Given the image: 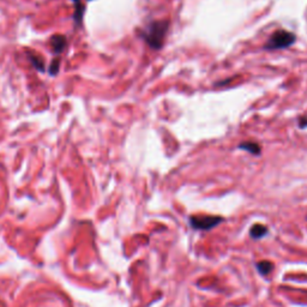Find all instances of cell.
<instances>
[{
  "mask_svg": "<svg viewBox=\"0 0 307 307\" xmlns=\"http://www.w3.org/2000/svg\"><path fill=\"white\" fill-rule=\"evenodd\" d=\"M50 47L52 49L58 53H61L63 50L66 48V39L63 35H54L52 39H50Z\"/></svg>",
  "mask_w": 307,
  "mask_h": 307,
  "instance_id": "obj_4",
  "label": "cell"
},
{
  "mask_svg": "<svg viewBox=\"0 0 307 307\" xmlns=\"http://www.w3.org/2000/svg\"><path fill=\"white\" fill-rule=\"evenodd\" d=\"M295 34L287 30H277L266 41L265 49H283L291 47L295 42Z\"/></svg>",
  "mask_w": 307,
  "mask_h": 307,
  "instance_id": "obj_2",
  "label": "cell"
},
{
  "mask_svg": "<svg viewBox=\"0 0 307 307\" xmlns=\"http://www.w3.org/2000/svg\"><path fill=\"white\" fill-rule=\"evenodd\" d=\"M239 149L246 150V151H248V153L255 154V155L261 154V147H259L258 144L255 142H245L243 144H240Z\"/></svg>",
  "mask_w": 307,
  "mask_h": 307,
  "instance_id": "obj_6",
  "label": "cell"
},
{
  "mask_svg": "<svg viewBox=\"0 0 307 307\" xmlns=\"http://www.w3.org/2000/svg\"><path fill=\"white\" fill-rule=\"evenodd\" d=\"M266 233V227L262 225H255L251 228V237L255 238V239H259Z\"/></svg>",
  "mask_w": 307,
  "mask_h": 307,
  "instance_id": "obj_7",
  "label": "cell"
},
{
  "mask_svg": "<svg viewBox=\"0 0 307 307\" xmlns=\"http://www.w3.org/2000/svg\"><path fill=\"white\" fill-rule=\"evenodd\" d=\"M74 3H75V6H76V11H75L76 23L81 24L82 18H83V13H84V11H85V6H84V4L82 3V0H74Z\"/></svg>",
  "mask_w": 307,
  "mask_h": 307,
  "instance_id": "obj_5",
  "label": "cell"
},
{
  "mask_svg": "<svg viewBox=\"0 0 307 307\" xmlns=\"http://www.w3.org/2000/svg\"><path fill=\"white\" fill-rule=\"evenodd\" d=\"M221 221V218H215V216H194L191 218V226L196 229L208 230L219 225Z\"/></svg>",
  "mask_w": 307,
  "mask_h": 307,
  "instance_id": "obj_3",
  "label": "cell"
},
{
  "mask_svg": "<svg viewBox=\"0 0 307 307\" xmlns=\"http://www.w3.org/2000/svg\"><path fill=\"white\" fill-rule=\"evenodd\" d=\"M168 27L169 24L167 21L151 22L142 35L144 40H146V42L151 47V48L160 49L165 42Z\"/></svg>",
  "mask_w": 307,
  "mask_h": 307,
  "instance_id": "obj_1",
  "label": "cell"
},
{
  "mask_svg": "<svg viewBox=\"0 0 307 307\" xmlns=\"http://www.w3.org/2000/svg\"><path fill=\"white\" fill-rule=\"evenodd\" d=\"M58 70H59V61H57V60H54L53 61V64H52V66L49 67V72L52 75H56L57 72H58Z\"/></svg>",
  "mask_w": 307,
  "mask_h": 307,
  "instance_id": "obj_10",
  "label": "cell"
},
{
  "mask_svg": "<svg viewBox=\"0 0 307 307\" xmlns=\"http://www.w3.org/2000/svg\"><path fill=\"white\" fill-rule=\"evenodd\" d=\"M257 268H258V270L259 272H261L263 275H268V274L272 272V269H273V264L270 262H262V263H259V264L257 265Z\"/></svg>",
  "mask_w": 307,
  "mask_h": 307,
  "instance_id": "obj_9",
  "label": "cell"
},
{
  "mask_svg": "<svg viewBox=\"0 0 307 307\" xmlns=\"http://www.w3.org/2000/svg\"><path fill=\"white\" fill-rule=\"evenodd\" d=\"M30 61L32 63V65L38 68L40 71H45V64H43V60L42 58L40 56H34V54H30Z\"/></svg>",
  "mask_w": 307,
  "mask_h": 307,
  "instance_id": "obj_8",
  "label": "cell"
}]
</instances>
